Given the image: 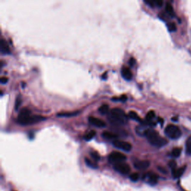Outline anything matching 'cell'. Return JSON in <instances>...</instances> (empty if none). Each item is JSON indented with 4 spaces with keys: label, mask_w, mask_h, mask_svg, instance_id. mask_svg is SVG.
Instances as JSON below:
<instances>
[{
    "label": "cell",
    "mask_w": 191,
    "mask_h": 191,
    "mask_svg": "<svg viewBox=\"0 0 191 191\" xmlns=\"http://www.w3.org/2000/svg\"><path fill=\"white\" fill-rule=\"evenodd\" d=\"M45 117L41 116H35L31 114V111L28 108H23L20 110L19 116L17 117V121L22 126L33 124V123H38L41 120H44Z\"/></svg>",
    "instance_id": "6da1fadb"
},
{
    "label": "cell",
    "mask_w": 191,
    "mask_h": 191,
    "mask_svg": "<svg viewBox=\"0 0 191 191\" xmlns=\"http://www.w3.org/2000/svg\"><path fill=\"white\" fill-rule=\"evenodd\" d=\"M146 137L152 146L156 147H163L167 143V140L165 138L160 137V134L153 129H147L145 132Z\"/></svg>",
    "instance_id": "7a4b0ae2"
},
{
    "label": "cell",
    "mask_w": 191,
    "mask_h": 191,
    "mask_svg": "<svg viewBox=\"0 0 191 191\" xmlns=\"http://www.w3.org/2000/svg\"><path fill=\"white\" fill-rule=\"evenodd\" d=\"M128 117V115L126 114L124 110L116 107L110 110L109 119L112 124L122 125L127 122Z\"/></svg>",
    "instance_id": "3957f363"
},
{
    "label": "cell",
    "mask_w": 191,
    "mask_h": 191,
    "mask_svg": "<svg viewBox=\"0 0 191 191\" xmlns=\"http://www.w3.org/2000/svg\"><path fill=\"white\" fill-rule=\"evenodd\" d=\"M165 134L171 139H178L181 137V131L178 126L175 125H168L165 128Z\"/></svg>",
    "instance_id": "277c9868"
},
{
    "label": "cell",
    "mask_w": 191,
    "mask_h": 191,
    "mask_svg": "<svg viewBox=\"0 0 191 191\" xmlns=\"http://www.w3.org/2000/svg\"><path fill=\"white\" fill-rule=\"evenodd\" d=\"M126 156L124 154L121 153L119 152H113L110 154L108 157V160L110 163H121V162H124L126 160Z\"/></svg>",
    "instance_id": "5b68a950"
},
{
    "label": "cell",
    "mask_w": 191,
    "mask_h": 191,
    "mask_svg": "<svg viewBox=\"0 0 191 191\" xmlns=\"http://www.w3.org/2000/svg\"><path fill=\"white\" fill-rule=\"evenodd\" d=\"M114 170L118 172V173H121V174H124V175H126V174H128V173H129L130 170H131V168H130L129 165H128V163H124V162L115 163V164L114 165Z\"/></svg>",
    "instance_id": "8992f818"
},
{
    "label": "cell",
    "mask_w": 191,
    "mask_h": 191,
    "mask_svg": "<svg viewBox=\"0 0 191 191\" xmlns=\"http://www.w3.org/2000/svg\"><path fill=\"white\" fill-rule=\"evenodd\" d=\"M113 145L117 149H122L123 151H126V152H129L131 151V148H132V146L131 145V143H129L128 142L126 141H123V140H114L113 143Z\"/></svg>",
    "instance_id": "52a82bcc"
},
{
    "label": "cell",
    "mask_w": 191,
    "mask_h": 191,
    "mask_svg": "<svg viewBox=\"0 0 191 191\" xmlns=\"http://www.w3.org/2000/svg\"><path fill=\"white\" fill-rule=\"evenodd\" d=\"M88 120H89V123H91V124L94 125V126H96V127L102 128V127H105V126H106V123H105V122H104L103 120H100V119L96 118V117H90L89 118H88Z\"/></svg>",
    "instance_id": "ba28073f"
},
{
    "label": "cell",
    "mask_w": 191,
    "mask_h": 191,
    "mask_svg": "<svg viewBox=\"0 0 191 191\" xmlns=\"http://www.w3.org/2000/svg\"><path fill=\"white\" fill-rule=\"evenodd\" d=\"M150 165V162L149 160H138L134 162V166L137 170H147Z\"/></svg>",
    "instance_id": "9c48e42d"
},
{
    "label": "cell",
    "mask_w": 191,
    "mask_h": 191,
    "mask_svg": "<svg viewBox=\"0 0 191 191\" xmlns=\"http://www.w3.org/2000/svg\"><path fill=\"white\" fill-rule=\"evenodd\" d=\"M122 76L124 78V79L130 81L132 78V73H131V70L127 67H123L121 70Z\"/></svg>",
    "instance_id": "30bf717a"
},
{
    "label": "cell",
    "mask_w": 191,
    "mask_h": 191,
    "mask_svg": "<svg viewBox=\"0 0 191 191\" xmlns=\"http://www.w3.org/2000/svg\"><path fill=\"white\" fill-rule=\"evenodd\" d=\"M0 49H1V52L2 54H10L11 51L9 49V46L8 43L4 39L1 40L0 42Z\"/></svg>",
    "instance_id": "8fae6325"
},
{
    "label": "cell",
    "mask_w": 191,
    "mask_h": 191,
    "mask_svg": "<svg viewBox=\"0 0 191 191\" xmlns=\"http://www.w3.org/2000/svg\"><path fill=\"white\" fill-rule=\"evenodd\" d=\"M128 117H129L130 119H131V120H135V121L140 122V123H143V120H142V119L139 117V115H138L135 111L131 110V111L128 112Z\"/></svg>",
    "instance_id": "7c38bea8"
},
{
    "label": "cell",
    "mask_w": 191,
    "mask_h": 191,
    "mask_svg": "<svg viewBox=\"0 0 191 191\" xmlns=\"http://www.w3.org/2000/svg\"><path fill=\"white\" fill-rule=\"evenodd\" d=\"M185 166H184V167H181V168H179V169H177L176 168V170H173V176L174 178H179L181 176H182L183 173H184V170H185Z\"/></svg>",
    "instance_id": "4fadbf2b"
},
{
    "label": "cell",
    "mask_w": 191,
    "mask_h": 191,
    "mask_svg": "<svg viewBox=\"0 0 191 191\" xmlns=\"http://www.w3.org/2000/svg\"><path fill=\"white\" fill-rule=\"evenodd\" d=\"M80 111H70V112H64V113H58L57 114L58 117H73L75 115L78 114Z\"/></svg>",
    "instance_id": "5bb4252c"
},
{
    "label": "cell",
    "mask_w": 191,
    "mask_h": 191,
    "mask_svg": "<svg viewBox=\"0 0 191 191\" xmlns=\"http://www.w3.org/2000/svg\"><path fill=\"white\" fill-rule=\"evenodd\" d=\"M149 183L152 184H155L158 181V176L154 173H149Z\"/></svg>",
    "instance_id": "9a60e30c"
},
{
    "label": "cell",
    "mask_w": 191,
    "mask_h": 191,
    "mask_svg": "<svg viewBox=\"0 0 191 191\" xmlns=\"http://www.w3.org/2000/svg\"><path fill=\"white\" fill-rule=\"evenodd\" d=\"M102 135L104 138H105V139H108V140L115 139V138L117 137V134L110 132V131H104V132L102 133Z\"/></svg>",
    "instance_id": "2e32d148"
},
{
    "label": "cell",
    "mask_w": 191,
    "mask_h": 191,
    "mask_svg": "<svg viewBox=\"0 0 191 191\" xmlns=\"http://www.w3.org/2000/svg\"><path fill=\"white\" fill-rule=\"evenodd\" d=\"M165 10H166V12L170 16H174V10H173V8L172 6V5L170 3L167 2L166 4V7H165Z\"/></svg>",
    "instance_id": "e0dca14e"
},
{
    "label": "cell",
    "mask_w": 191,
    "mask_h": 191,
    "mask_svg": "<svg viewBox=\"0 0 191 191\" xmlns=\"http://www.w3.org/2000/svg\"><path fill=\"white\" fill-rule=\"evenodd\" d=\"M95 136H96V131H94V130H92V131L87 133V134L84 135V138L85 140L89 141V140H92L93 138L95 137Z\"/></svg>",
    "instance_id": "ac0fdd59"
},
{
    "label": "cell",
    "mask_w": 191,
    "mask_h": 191,
    "mask_svg": "<svg viewBox=\"0 0 191 191\" xmlns=\"http://www.w3.org/2000/svg\"><path fill=\"white\" fill-rule=\"evenodd\" d=\"M108 110L109 106L107 104H104V105H101L99 108V111L100 112V114H107V112H108Z\"/></svg>",
    "instance_id": "d6986e66"
},
{
    "label": "cell",
    "mask_w": 191,
    "mask_h": 191,
    "mask_svg": "<svg viewBox=\"0 0 191 191\" xmlns=\"http://www.w3.org/2000/svg\"><path fill=\"white\" fill-rule=\"evenodd\" d=\"M181 153V148H179V147H177V148H174L173 149V151H172V156L174 157V158H178V157L180 156Z\"/></svg>",
    "instance_id": "ffe728a7"
},
{
    "label": "cell",
    "mask_w": 191,
    "mask_h": 191,
    "mask_svg": "<svg viewBox=\"0 0 191 191\" xmlns=\"http://www.w3.org/2000/svg\"><path fill=\"white\" fill-rule=\"evenodd\" d=\"M85 163H86V164L88 166L93 168V169H96V168H97V164H96L95 162H93L92 160H90L89 158H85Z\"/></svg>",
    "instance_id": "44dd1931"
},
{
    "label": "cell",
    "mask_w": 191,
    "mask_h": 191,
    "mask_svg": "<svg viewBox=\"0 0 191 191\" xmlns=\"http://www.w3.org/2000/svg\"><path fill=\"white\" fill-rule=\"evenodd\" d=\"M147 130V129H144L143 126H140L136 128V132H137V134H139V135L143 136L145 135V132Z\"/></svg>",
    "instance_id": "7402d4cb"
},
{
    "label": "cell",
    "mask_w": 191,
    "mask_h": 191,
    "mask_svg": "<svg viewBox=\"0 0 191 191\" xmlns=\"http://www.w3.org/2000/svg\"><path fill=\"white\" fill-rule=\"evenodd\" d=\"M186 149H187V153L191 154V136L188 138L186 143Z\"/></svg>",
    "instance_id": "603a6c76"
},
{
    "label": "cell",
    "mask_w": 191,
    "mask_h": 191,
    "mask_svg": "<svg viewBox=\"0 0 191 191\" xmlns=\"http://www.w3.org/2000/svg\"><path fill=\"white\" fill-rule=\"evenodd\" d=\"M91 156L92 157V158L95 160V161H98V160H100V155H99V153L96 152H91Z\"/></svg>",
    "instance_id": "cb8c5ba5"
},
{
    "label": "cell",
    "mask_w": 191,
    "mask_h": 191,
    "mask_svg": "<svg viewBox=\"0 0 191 191\" xmlns=\"http://www.w3.org/2000/svg\"><path fill=\"white\" fill-rule=\"evenodd\" d=\"M167 28L170 31H176V25L174 22H169L167 24Z\"/></svg>",
    "instance_id": "d4e9b609"
},
{
    "label": "cell",
    "mask_w": 191,
    "mask_h": 191,
    "mask_svg": "<svg viewBox=\"0 0 191 191\" xmlns=\"http://www.w3.org/2000/svg\"><path fill=\"white\" fill-rule=\"evenodd\" d=\"M21 103H22L21 97H20V96H18V97L17 98V99H16V102H15V109L16 110H17V109L20 107Z\"/></svg>",
    "instance_id": "484cf974"
},
{
    "label": "cell",
    "mask_w": 191,
    "mask_h": 191,
    "mask_svg": "<svg viewBox=\"0 0 191 191\" xmlns=\"http://www.w3.org/2000/svg\"><path fill=\"white\" fill-rule=\"evenodd\" d=\"M138 179H139V175L136 173H132V174L130 176V179L133 181H137L138 180Z\"/></svg>",
    "instance_id": "4316f807"
},
{
    "label": "cell",
    "mask_w": 191,
    "mask_h": 191,
    "mask_svg": "<svg viewBox=\"0 0 191 191\" xmlns=\"http://www.w3.org/2000/svg\"><path fill=\"white\" fill-rule=\"evenodd\" d=\"M169 166H170V167L172 169V170H174L176 169V166H177V164H176V161H174V160H171V161L169 163Z\"/></svg>",
    "instance_id": "83f0119b"
},
{
    "label": "cell",
    "mask_w": 191,
    "mask_h": 191,
    "mask_svg": "<svg viewBox=\"0 0 191 191\" xmlns=\"http://www.w3.org/2000/svg\"><path fill=\"white\" fill-rule=\"evenodd\" d=\"M8 81V78H6V77H2L1 79H0V82L2 83V84H6V83Z\"/></svg>",
    "instance_id": "f1b7e54d"
},
{
    "label": "cell",
    "mask_w": 191,
    "mask_h": 191,
    "mask_svg": "<svg viewBox=\"0 0 191 191\" xmlns=\"http://www.w3.org/2000/svg\"><path fill=\"white\" fill-rule=\"evenodd\" d=\"M154 2H155V5H156L158 7H161L163 3V1H161V0H156V1H154Z\"/></svg>",
    "instance_id": "f546056e"
},
{
    "label": "cell",
    "mask_w": 191,
    "mask_h": 191,
    "mask_svg": "<svg viewBox=\"0 0 191 191\" xmlns=\"http://www.w3.org/2000/svg\"><path fill=\"white\" fill-rule=\"evenodd\" d=\"M144 2H145L146 4L150 5L151 7H154V5H155V2H154V1H144Z\"/></svg>",
    "instance_id": "4dcf8cb0"
},
{
    "label": "cell",
    "mask_w": 191,
    "mask_h": 191,
    "mask_svg": "<svg viewBox=\"0 0 191 191\" xmlns=\"http://www.w3.org/2000/svg\"><path fill=\"white\" fill-rule=\"evenodd\" d=\"M126 99H127V96H126V95H123L121 97L119 98L118 100H121V101H123V102H126Z\"/></svg>",
    "instance_id": "1f68e13d"
},
{
    "label": "cell",
    "mask_w": 191,
    "mask_h": 191,
    "mask_svg": "<svg viewBox=\"0 0 191 191\" xmlns=\"http://www.w3.org/2000/svg\"><path fill=\"white\" fill-rule=\"evenodd\" d=\"M134 64H135V60H134V58H131L129 61V64L131 66H134Z\"/></svg>",
    "instance_id": "d6a6232c"
},
{
    "label": "cell",
    "mask_w": 191,
    "mask_h": 191,
    "mask_svg": "<svg viewBox=\"0 0 191 191\" xmlns=\"http://www.w3.org/2000/svg\"><path fill=\"white\" fill-rule=\"evenodd\" d=\"M158 170H159L161 172V173H166V170L163 169V168H162V167H160V166H158Z\"/></svg>",
    "instance_id": "836d02e7"
}]
</instances>
